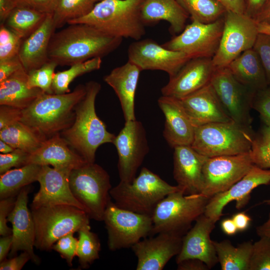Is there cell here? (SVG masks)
Segmentation results:
<instances>
[{
	"label": "cell",
	"instance_id": "1",
	"mask_svg": "<svg viewBox=\"0 0 270 270\" xmlns=\"http://www.w3.org/2000/svg\"><path fill=\"white\" fill-rule=\"evenodd\" d=\"M122 40L88 24H70L52 34L48 56L58 65L71 66L106 56L118 48Z\"/></svg>",
	"mask_w": 270,
	"mask_h": 270
},
{
	"label": "cell",
	"instance_id": "2",
	"mask_svg": "<svg viewBox=\"0 0 270 270\" xmlns=\"http://www.w3.org/2000/svg\"><path fill=\"white\" fill-rule=\"evenodd\" d=\"M85 86L86 94L75 108L74 122L60 134L86 162H94L98 148L106 143H112L116 136L107 130L96 112L95 101L100 84L91 80Z\"/></svg>",
	"mask_w": 270,
	"mask_h": 270
},
{
	"label": "cell",
	"instance_id": "3",
	"mask_svg": "<svg viewBox=\"0 0 270 270\" xmlns=\"http://www.w3.org/2000/svg\"><path fill=\"white\" fill-rule=\"evenodd\" d=\"M80 84L64 94L42 92L28 108L22 110L20 122L48 138L70 127L75 118V108L86 94Z\"/></svg>",
	"mask_w": 270,
	"mask_h": 270
},
{
	"label": "cell",
	"instance_id": "4",
	"mask_svg": "<svg viewBox=\"0 0 270 270\" xmlns=\"http://www.w3.org/2000/svg\"><path fill=\"white\" fill-rule=\"evenodd\" d=\"M144 0H101L86 16L68 24H86L110 36L134 40L145 34L141 16Z\"/></svg>",
	"mask_w": 270,
	"mask_h": 270
},
{
	"label": "cell",
	"instance_id": "5",
	"mask_svg": "<svg viewBox=\"0 0 270 270\" xmlns=\"http://www.w3.org/2000/svg\"><path fill=\"white\" fill-rule=\"evenodd\" d=\"M180 190L178 186L170 184L144 167L132 182L120 181L111 188L110 194L119 208L152 216L161 200L170 194Z\"/></svg>",
	"mask_w": 270,
	"mask_h": 270
},
{
	"label": "cell",
	"instance_id": "6",
	"mask_svg": "<svg viewBox=\"0 0 270 270\" xmlns=\"http://www.w3.org/2000/svg\"><path fill=\"white\" fill-rule=\"evenodd\" d=\"M254 132L252 126L233 121L196 127L191 146L208 158L236 155L250 150Z\"/></svg>",
	"mask_w": 270,
	"mask_h": 270
},
{
	"label": "cell",
	"instance_id": "7",
	"mask_svg": "<svg viewBox=\"0 0 270 270\" xmlns=\"http://www.w3.org/2000/svg\"><path fill=\"white\" fill-rule=\"evenodd\" d=\"M208 198L202 194L186 195L177 191L161 200L152 215V234L169 232L184 236L206 210Z\"/></svg>",
	"mask_w": 270,
	"mask_h": 270
},
{
	"label": "cell",
	"instance_id": "8",
	"mask_svg": "<svg viewBox=\"0 0 270 270\" xmlns=\"http://www.w3.org/2000/svg\"><path fill=\"white\" fill-rule=\"evenodd\" d=\"M30 210L36 230L34 247L40 250L50 251L62 236L90 225L86 212L73 206L58 204Z\"/></svg>",
	"mask_w": 270,
	"mask_h": 270
},
{
	"label": "cell",
	"instance_id": "9",
	"mask_svg": "<svg viewBox=\"0 0 270 270\" xmlns=\"http://www.w3.org/2000/svg\"><path fill=\"white\" fill-rule=\"evenodd\" d=\"M69 184L74 197L90 218L104 220L112 188L108 172L95 162H86L72 170Z\"/></svg>",
	"mask_w": 270,
	"mask_h": 270
},
{
	"label": "cell",
	"instance_id": "10",
	"mask_svg": "<svg viewBox=\"0 0 270 270\" xmlns=\"http://www.w3.org/2000/svg\"><path fill=\"white\" fill-rule=\"evenodd\" d=\"M110 250L132 248L152 234L151 216L136 213L118 206L112 200L106 206L104 220Z\"/></svg>",
	"mask_w": 270,
	"mask_h": 270
},
{
	"label": "cell",
	"instance_id": "11",
	"mask_svg": "<svg viewBox=\"0 0 270 270\" xmlns=\"http://www.w3.org/2000/svg\"><path fill=\"white\" fill-rule=\"evenodd\" d=\"M218 48L212 58L214 67H226L244 51L253 48L259 34L256 20L244 14L226 11Z\"/></svg>",
	"mask_w": 270,
	"mask_h": 270
},
{
	"label": "cell",
	"instance_id": "12",
	"mask_svg": "<svg viewBox=\"0 0 270 270\" xmlns=\"http://www.w3.org/2000/svg\"><path fill=\"white\" fill-rule=\"evenodd\" d=\"M224 25V16L209 24L192 20L180 34L162 46L183 52L190 58H212L218 48Z\"/></svg>",
	"mask_w": 270,
	"mask_h": 270
},
{
	"label": "cell",
	"instance_id": "13",
	"mask_svg": "<svg viewBox=\"0 0 270 270\" xmlns=\"http://www.w3.org/2000/svg\"><path fill=\"white\" fill-rule=\"evenodd\" d=\"M254 164L250 152L207 158L202 170L200 194L211 198L228 190L250 170Z\"/></svg>",
	"mask_w": 270,
	"mask_h": 270
},
{
	"label": "cell",
	"instance_id": "14",
	"mask_svg": "<svg viewBox=\"0 0 270 270\" xmlns=\"http://www.w3.org/2000/svg\"><path fill=\"white\" fill-rule=\"evenodd\" d=\"M210 84L231 120L238 124L252 126L250 111L254 92L240 83L228 68H216Z\"/></svg>",
	"mask_w": 270,
	"mask_h": 270
},
{
	"label": "cell",
	"instance_id": "15",
	"mask_svg": "<svg viewBox=\"0 0 270 270\" xmlns=\"http://www.w3.org/2000/svg\"><path fill=\"white\" fill-rule=\"evenodd\" d=\"M112 144L118 154L120 181L132 182L149 150L146 132L142 123L136 120L126 121Z\"/></svg>",
	"mask_w": 270,
	"mask_h": 270
},
{
	"label": "cell",
	"instance_id": "16",
	"mask_svg": "<svg viewBox=\"0 0 270 270\" xmlns=\"http://www.w3.org/2000/svg\"><path fill=\"white\" fill-rule=\"evenodd\" d=\"M128 60L141 70H158L174 76L190 59L185 54L167 49L150 38L135 40L128 50Z\"/></svg>",
	"mask_w": 270,
	"mask_h": 270
},
{
	"label": "cell",
	"instance_id": "17",
	"mask_svg": "<svg viewBox=\"0 0 270 270\" xmlns=\"http://www.w3.org/2000/svg\"><path fill=\"white\" fill-rule=\"evenodd\" d=\"M72 170L68 168L42 166L38 180L40 190L34 196L30 208L66 204L84 211V207L74 197L70 187L69 178Z\"/></svg>",
	"mask_w": 270,
	"mask_h": 270
},
{
	"label": "cell",
	"instance_id": "18",
	"mask_svg": "<svg viewBox=\"0 0 270 270\" xmlns=\"http://www.w3.org/2000/svg\"><path fill=\"white\" fill-rule=\"evenodd\" d=\"M270 184V170L254 164L248 172L228 190L210 198L204 214L217 222L224 214L222 210L230 202L236 201V208L240 210L248 203L254 189L259 186Z\"/></svg>",
	"mask_w": 270,
	"mask_h": 270
},
{
	"label": "cell",
	"instance_id": "19",
	"mask_svg": "<svg viewBox=\"0 0 270 270\" xmlns=\"http://www.w3.org/2000/svg\"><path fill=\"white\" fill-rule=\"evenodd\" d=\"M140 240L132 248L137 258L136 270H162L180 252L183 236L160 232Z\"/></svg>",
	"mask_w": 270,
	"mask_h": 270
},
{
	"label": "cell",
	"instance_id": "20",
	"mask_svg": "<svg viewBox=\"0 0 270 270\" xmlns=\"http://www.w3.org/2000/svg\"><path fill=\"white\" fill-rule=\"evenodd\" d=\"M28 186L21 190L16 196L15 205L8 218L12 224V244L8 254L9 258L16 256L18 251L28 252L31 260L36 264L40 262V258L34 254L36 230L31 211L28 208Z\"/></svg>",
	"mask_w": 270,
	"mask_h": 270
},
{
	"label": "cell",
	"instance_id": "21",
	"mask_svg": "<svg viewBox=\"0 0 270 270\" xmlns=\"http://www.w3.org/2000/svg\"><path fill=\"white\" fill-rule=\"evenodd\" d=\"M216 68L212 58L190 59L161 89L162 96L182 98L210 82Z\"/></svg>",
	"mask_w": 270,
	"mask_h": 270
},
{
	"label": "cell",
	"instance_id": "22",
	"mask_svg": "<svg viewBox=\"0 0 270 270\" xmlns=\"http://www.w3.org/2000/svg\"><path fill=\"white\" fill-rule=\"evenodd\" d=\"M216 222L204 214L196 220L194 226L182 236L176 264L188 258H198L211 269L218 262L213 240L210 238Z\"/></svg>",
	"mask_w": 270,
	"mask_h": 270
},
{
	"label": "cell",
	"instance_id": "23",
	"mask_svg": "<svg viewBox=\"0 0 270 270\" xmlns=\"http://www.w3.org/2000/svg\"><path fill=\"white\" fill-rule=\"evenodd\" d=\"M174 178L180 191L186 195L200 194L203 186L202 170L208 157L191 146L175 147Z\"/></svg>",
	"mask_w": 270,
	"mask_h": 270
},
{
	"label": "cell",
	"instance_id": "24",
	"mask_svg": "<svg viewBox=\"0 0 270 270\" xmlns=\"http://www.w3.org/2000/svg\"><path fill=\"white\" fill-rule=\"evenodd\" d=\"M179 100L195 127L212 122L232 121L210 82Z\"/></svg>",
	"mask_w": 270,
	"mask_h": 270
},
{
	"label": "cell",
	"instance_id": "25",
	"mask_svg": "<svg viewBox=\"0 0 270 270\" xmlns=\"http://www.w3.org/2000/svg\"><path fill=\"white\" fill-rule=\"evenodd\" d=\"M158 104L165 117L163 136L172 148L191 146L196 127L182 106L179 99L162 96Z\"/></svg>",
	"mask_w": 270,
	"mask_h": 270
},
{
	"label": "cell",
	"instance_id": "26",
	"mask_svg": "<svg viewBox=\"0 0 270 270\" xmlns=\"http://www.w3.org/2000/svg\"><path fill=\"white\" fill-rule=\"evenodd\" d=\"M142 70L130 61L114 68L104 78L118 96L125 121L135 120L134 98Z\"/></svg>",
	"mask_w": 270,
	"mask_h": 270
},
{
	"label": "cell",
	"instance_id": "27",
	"mask_svg": "<svg viewBox=\"0 0 270 270\" xmlns=\"http://www.w3.org/2000/svg\"><path fill=\"white\" fill-rule=\"evenodd\" d=\"M86 162L84 158L70 146L60 133L47 138L40 148L30 154L28 159V164L72 169Z\"/></svg>",
	"mask_w": 270,
	"mask_h": 270
},
{
	"label": "cell",
	"instance_id": "28",
	"mask_svg": "<svg viewBox=\"0 0 270 270\" xmlns=\"http://www.w3.org/2000/svg\"><path fill=\"white\" fill-rule=\"evenodd\" d=\"M56 29L52 14H48L42 25L23 40L18 56L27 72L40 67L50 60L48 46Z\"/></svg>",
	"mask_w": 270,
	"mask_h": 270
},
{
	"label": "cell",
	"instance_id": "29",
	"mask_svg": "<svg viewBox=\"0 0 270 270\" xmlns=\"http://www.w3.org/2000/svg\"><path fill=\"white\" fill-rule=\"evenodd\" d=\"M141 16L145 26L166 21L170 24V32L174 36L184 30L190 18L177 0H144Z\"/></svg>",
	"mask_w": 270,
	"mask_h": 270
},
{
	"label": "cell",
	"instance_id": "30",
	"mask_svg": "<svg viewBox=\"0 0 270 270\" xmlns=\"http://www.w3.org/2000/svg\"><path fill=\"white\" fill-rule=\"evenodd\" d=\"M227 67L236 80L254 92L268 86L260 59L253 48L243 52Z\"/></svg>",
	"mask_w": 270,
	"mask_h": 270
},
{
	"label": "cell",
	"instance_id": "31",
	"mask_svg": "<svg viewBox=\"0 0 270 270\" xmlns=\"http://www.w3.org/2000/svg\"><path fill=\"white\" fill-rule=\"evenodd\" d=\"M28 72L21 68L0 82V105L24 110L30 106L44 92L28 87Z\"/></svg>",
	"mask_w": 270,
	"mask_h": 270
},
{
	"label": "cell",
	"instance_id": "32",
	"mask_svg": "<svg viewBox=\"0 0 270 270\" xmlns=\"http://www.w3.org/2000/svg\"><path fill=\"white\" fill-rule=\"evenodd\" d=\"M222 270H249L253 243L244 242L236 247L228 240L213 241Z\"/></svg>",
	"mask_w": 270,
	"mask_h": 270
},
{
	"label": "cell",
	"instance_id": "33",
	"mask_svg": "<svg viewBox=\"0 0 270 270\" xmlns=\"http://www.w3.org/2000/svg\"><path fill=\"white\" fill-rule=\"evenodd\" d=\"M47 138L20 121L0 130V140L30 154L40 148Z\"/></svg>",
	"mask_w": 270,
	"mask_h": 270
},
{
	"label": "cell",
	"instance_id": "34",
	"mask_svg": "<svg viewBox=\"0 0 270 270\" xmlns=\"http://www.w3.org/2000/svg\"><path fill=\"white\" fill-rule=\"evenodd\" d=\"M42 166L28 164L0 174V198L16 196L24 188L38 181Z\"/></svg>",
	"mask_w": 270,
	"mask_h": 270
},
{
	"label": "cell",
	"instance_id": "35",
	"mask_svg": "<svg viewBox=\"0 0 270 270\" xmlns=\"http://www.w3.org/2000/svg\"><path fill=\"white\" fill-rule=\"evenodd\" d=\"M46 16L47 14L28 6L20 4L12 10L3 24L24 40L42 25Z\"/></svg>",
	"mask_w": 270,
	"mask_h": 270
},
{
	"label": "cell",
	"instance_id": "36",
	"mask_svg": "<svg viewBox=\"0 0 270 270\" xmlns=\"http://www.w3.org/2000/svg\"><path fill=\"white\" fill-rule=\"evenodd\" d=\"M188 14L192 20L204 24L216 22L222 18L226 12L216 0H177Z\"/></svg>",
	"mask_w": 270,
	"mask_h": 270
},
{
	"label": "cell",
	"instance_id": "37",
	"mask_svg": "<svg viewBox=\"0 0 270 270\" xmlns=\"http://www.w3.org/2000/svg\"><path fill=\"white\" fill-rule=\"evenodd\" d=\"M101 0H57L52 13L56 28L87 15Z\"/></svg>",
	"mask_w": 270,
	"mask_h": 270
},
{
	"label": "cell",
	"instance_id": "38",
	"mask_svg": "<svg viewBox=\"0 0 270 270\" xmlns=\"http://www.w3.org/2000/svg\"><path fill=\"white\" fill-rule=\"evenodd\" d=\"M102 62V58H94L74 64L66 70L54 73L52 85L54 93L64 94L70 92L69 86L74 79L85 74L99 70Z\"/></svg>",
	"mask_w": 270,
	"mask_h": 270
},
{
	"label": "cell",
	"instance_id": "39",
	"mask_svg": "<svg viewBox=\"0 0 270 270\" xmlns=\"http://www.w3.org/2000/svg\"><path fill=\"white\" fill-rule=\"evenodd\" d=\"M90 226H85L78 231V234L76 256L80 268H88L94 262L100 258L101 249L98 236L90 230Z\"/></svg>",
	"mask_w": 270,
	"mask_h": 270
},
{
	"label": "cell",
	"instance_id": "40",
	"mask_svg": "<svg viewBox=\"0 0 270 270\" xmlns=\"http://www.w3.org/2000/svg\"><path fill=\"white\" fill-rule=\"evenodd\" d=\"M250 152L254 165L270 168V126L264 124L254 132Z\"/></svg>",
	"mask_w": 270,
	"mask_h": 270
},
{
	"label": "cell",
	"instance_id": "41",
	"mask_svg": "<svg viewBox=\"0 0 270 270\" xmlns=\"http://www.w3.org/2000/svg\"><path fill=\"white\" fill-rule=\"evenodd\" d=\"M58 66L54 62L49 60L40 67L28 72V87L39 88L46 94H54L52 85L54 70Z\"/></svg>",
	"mask_w": 270,
	"mask_h": 270
},
{
	"label": "cell",
	"instance_id": "42",
	"mask_svg": "<svg viewBox=\"0 0 270 270\" xmlns=\"http://www.w3.org/2000/svg\"><path fill=\"white\" fill-rule=\"evenodd\" d=\"M23 40L4 24L0 26V62L18 56Z\"/></svg>",
	"mask_w": 270,
	"mask_h": 270
},
{
	"label": "cell",
	"instance_id": "43",
	"mask_svg": "<svg viewBox=\"0 0 270 270\" xmlns=\"http://www.w3.org/2000/svg\"><path fill=\"white\" fill-rule=\"evenodd\" d=\"M249 270H270V238L260 237L253 243Z\"/></svg>",
	"mask_w": 270,
	"mask_h": 270
},
{
	"label": "cell",
	"instance_id": "44",
	"mask_svg": "<svg viewBox=\"0 0 270 270\" xmlns=\"http://www.w3.org/2000/svg\"><path fill=\"white\" fill-rule=\"evenodd\" d=\"M74 232H70L60 238L53 245L52 250L58 252L70 266L75 256L78 244V239L74 236Z\"/></svg>",
	"mask_w": 270,
	"mask_h": 270
},
{
	"label": "cell",
	"instance_id": "45",
	"mask_svg": "<svg viewBox=\"0 0 270 270\" xmlns=\"http://www.w3.org/2000/svg\"><path fill=\"white\" fill-rule=\"evenodd\" d=\"M252 108L259 113L264 124L270 126V86L254 94Z\"/></svg>",
	"mask_w": 270,
	"mask_h": 270
},
{
	"label": "cell",
	"instance_id": "46",
	"mask_svg": "<svg viewBox=\"0 0 270 270\" xmlns=\"http://www.w3.org/2000/svg\"><path fill=\"white\" fill-rule=\"evenodd\" d=\"M30 154L15 149L8 154H0V174H2L13 167L18 168L28 164Z\"/></svg>",
	"mask_w": 270,
	"mask_h": 270
},
{
	"label": "cell",
	"instance_id": "47",
	"mask_svg": "<svg viewBox=\"0 0 270 270\" xmlns=\"http://www.w3.org/2000/svg\"><path fill=\"white\" fill-rule=\"evenodd\" d=\"M253 48L260 59L270 86V36L259 32Z\"/></svg>",
	"mask_w": 270,
	"mask_h": 270
},
{
	"label": "cell",
	"instance_id": "48",
	"mask_svg": "<svg viewBox=\"0 0 270 270\" xmlns=\"http://www.w3.org/2000/svg\"><path fill=\"white\" fill-rule=\"evenodd\" d=\"M16 196L0 199V235L6 236L12 234V228L7 225L8 218L12 210Z\"/></svg>",
	"mask_w": 270,
	"mask_h": 270
},
{
	"label": "cell",
	"instance_id": "49",
	"mask_svg": "<svg viewBox=\"0 0 270 270\" xmlns=\"http://www.w3.org/2000/svg\"><path fill=\"white\" fill-rule=\"evenodd\" d=\"M22 110L7 105H0V130L18 122L22 117Z\"/></svg>",
	"mask_w": 270,
	"mask_h": 270
},
{
	"label": "cell",
	"instance_id": "50",
	"mask_svg": "<svg viewBox=\"0 0 270 270\" xmlns=\"http://www.w3.org/2000/svg\"><path fill=\"white\" fill-rule=\"evenodd\" d=\"M29 260H31L30 254L26 252H22L18 256L6 259L2 262L0 264V270H20Z\"/></svg>",
	"mask_w": 270,
	"mask_h": 270
},
{
	"label": "cell",
	"instance_id": "51",
	"mask_svg": "<svg viewBox=\"0 0 270 270\" xmlns=\"http://www.w3.org/2000/svg\"><path fill=\"white\" fill-rule=\"evenodd\" d=\"M22 68L24 67L18 56L7 60L0 61V82Z\"/></svg>",
	"mask_w": 270,
	"mask_h": 270
},
{
	"label": "cell",
	"instance_id": "52",
	"mask_svg": "<svg viewBox=\"0 0 270 270\" xmlns=\"http://www.w3.org/2000/svg\"><path fill=\"white\" fill-rule=\"evenodd\" d=\"M20 5L25 4L45 14H52L57 0H19Z\"/></svg>",
	"mask_w": 270,
	"mask_h": 270
},
{
	"label": "cell",
	"instance_id": "53",
	"mask_svg": "<svg viewBox=\"0 0 270 270\" xmlns=\"http://www.w3.org/2000/svg\"><path fill=\"white\" fill-rule=\"evenodd\" d=\"M178 270H208L206 264L198 258H188L177 264Z\"/></svg>",
	"mask_w": 270,
	"mask_h": 270
},
{
	"label": "cell",
	"instance_id": "54",
	"mask_svg": "<svg viewBox=\"0 0 270 270\" xmlns=\"http://www.w3.org/2000/svg\"><path fill=\"white\" fill-rule=\"evenodd\" d=\"M268 0H244V14L256 19Z\"/></svg>",
	"mask_w": 270,
	"mask_h": 270
},
{
	"label": "cell",
	"instance_id": "55",
	"mask_svg": "<svg viewBox=\"0 0 270 270\" xmlns=\"http://www.w3.org/2000/svg\"><path fill=\"white\" fill-rule=\"evenodd\" d=\"M20 5L19 0H0V21L3 24L10 13Z\"/></svg>",
	"mask_w": 270,
	"mask_h": 270
},
{
	"label": "cell",
	"instance_id": "56",
	"mask_svg": "<svg viewBox=\"0 0 270 270\" xmlns=\"http://www.w3.org/2000/svg\"><path fill=\"white\" fill-rule=\"evenodd\" d=\"M220 2L226 11L238 14H244L245 5L244 0H216Z\"/></svg>",
	"mask_w": 270,
	"mask_h": 270
},
{
	"label": "cell",
	"instance_id": "57",
	"mask_svg": "<svg viewBox=\"0 0 270 270\" xmlns=\"http://www.w3.org/2000/svg\"><path fill=\"white\" fill-rule=\"evenodd\" d=\"M238 231L245 230L249 226L251 218L244 212H240L234 214L232 218Z\"/></svg>",
	"mask_w": 270,
	"mask_h": 270
},
{
	"label": "cell",
	"instance_id": "58",
	"mask_svg": "<svg viewBox=\"0 0 270 270\" xmlns=\"http://www.w3.org/2000/svg\"><path fill=\"white\" fill-rule=\"evenodd\" d=\"M12 244V234L6 236H2L0 238V262L6 259L10 253Z\"/></svg>",
	"mask_w": 270,
	"mask_h": 270
},
{
	"label": "cell",
	"instance_id": "59",
	"mask_svg": "<svg viewBox=\"0 0 270 270\" xmlns=\"http://www.w3.org/2000/svg\"><path fill=\"white\" fill-rule=\"evenodd\" d=\"M255 20L258 23H264L270 25V0H267Z\"/></svg>",
	"mask_w": 270,
	"mask_h": 270
},
{
	"label": "cell",
	"instance_id": "60",
	"mask_svg": "<svg viewBox=\"0 0 270 270\" xmlns=\"http://www.w3.org/2000/svg\"><path fill=\"white\" fill-rule=\"evenodd\" d=\"M221 228L224 233L228 236L234 235L238 231L232 218L224 220L221 222Z\"/></svg>",
	"mask_w": 270,
	"mask_h": 270
},
{
	"label": "cell",
	"instance_id": "61",
	"mask_svg": "<svg viewBox=\"0 0 270 270\" xmlns=\"http://www.w3.org/2000/svg\"><path fill=\"white\" fill-rule=\"evenodd\" d=\"M256 232L260 237L266 236L270 238V212L268 220L256 228Z\"/></svg>",
	"mask_w": 270,
	"mask_h": 270
},
{
	"label": "cell",
	"instance_id": "62",
	"mask_svg": "<svg viewBox=\"0 0 270 270\" xmlns=\"http://www.w3.org/2000/svg\"><path fill=\"white\" fill-rule=\"evenodd\" d=\"M15 150L10 145L5 142L0 140V152L2 154H8L12 152Z\"/></svg>",
	"mask_w": 270,
	"mask_h": 270
},
{
	"label": "cell",
	"instance_id": "63",
	"mask_svg": "<svg viewBox=\"0 0 270 270\" xmlns=\"http://www.w3.org/2000/svg\"><path fill=\"white\" fill-rule=\"evenodd\" d=\"M258 23V22H257ZM258 32L270 36V25L264 23H258Z\"/></svg>",
	"mask_w": 270,
	"mask_h": 270
},
{
	"label": "cell",
	"instance_id": "64",
	"mask_svg": "<svg viewBox=\"0 0 270 270\" xmlns=\"http://www.w3.org/2000/svg\"><path fill=\"white\" fill-rule=\"evenodd\" d=\"M262 204H266L270 205V199H268V200H264V201L262 202Z\"/></svg>",
	"mask_w": 270,
	"mask_h": 270
}]
</instances>
